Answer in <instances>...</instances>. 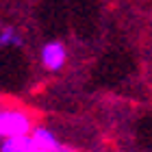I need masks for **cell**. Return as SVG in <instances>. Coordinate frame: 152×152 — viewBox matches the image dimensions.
<instances>
[{
	"mask_svg": "<svg viewBox=\"0 0 152 152\" xmlns=\"http://www.w3.org/2000/svg\"><path fill=\"white\" fill-rule=\"evenodd\" d=\"M33 128H35V120L26 109L0 107V139L28 135Z\"/></svg>",
	"mask_w": 152,
	"mask_h": 152,
	"instance_id": "obj_1",
	"label": "cell"
},
{
	"mask_svg": "<svg viewBox=\"0 0 152 152\" xmlns=\"http://www.w3.org/2000/svg\"><path fill=\"white\" fill-rule=\"evenodd\" d=\"M39 61L48 72H59L67 63V50L61 41H48L39 50Z\"/></svg>",
	"mask_w": 152,
	"mask_h": 152,
	"instance_id": "obj_2",
	"label": "cell"
},
{
	"mask_svg": "<svg viewBox=\"0 0 152 152\" xmlns=\"http://www.w3.org/2000/svg\"><path fill=\"white\" fill-rule=\"evenodd\" d=\"M0 152H46L44 148L35 141V137L20 135V137H9V139L0 141Z\"/></svg>",
	"mask_w": 152,
	"mask_h": 152,
	"instance_id": "obj_3",
	"label": "cell"
},
{
	"mask_svg": "<svg viewBox=\"0 0 152 152\" xmlns=\"http://www.w3.org/2000/svg\"><path fill=\"white\" fill-rule=\"evenodd\" d=\"M31 135L35 137V141L46 152H61V150H63V143L59 141V137L54 135L50 128H46V126H35L31 130Z\"/></svg>",
	"mask_w": 152,
	"mask_h": 152,
	"instance_id": "obj_4",
	"label": "cell"
},
{
	"mask_svg": "<svg viewBox=\"0 0 152 152\" xmlns=\"http://www.w3.org/2000/svg\"><path fill=\"white\" fill-rule=\"evenodd\" d=\"M9 46H22V35L11 26L0 24V48H9Z\"/></svg>",
	"mask_w": 152,
	"mask_h": 152,
	"instance_id": "obj_5",
	"label": "cell"
},
{
	"mask_svg": "<svg viewBox=\"0 0 152 152\" xmlns=\"http://www.w3.org/2000/svg\"><path fill=\"white\" fill-rule=\"evenodd\" d=\"M61 152H74V150H72V148H65V146H63V150H61Z\"/></svg>",
	"mask_w": 152,
	"mask_h": 152,
	"instance_id": "obj_6",
	"label": "cell"
},
{
	"mask_svg": "<svg viewBox=\"0 0 152 152\" xmlns=\"http://www.w3.org/2000/svg\"><path fill=\"white\" fill-rule=\"evenodd\" d=\"M0 141H2V139H0Z\"/></svg>",
	"mask_w": 152,
	"mask_h": 152,
	"instance_id": "obj_7",
	"label": "cell"
},
{
	"mask_svg": "<svg viewBox=\"0 0 152 152\" xmlns=\"http://www.w3.org/2000/svg\"><path fill=\"white\" fill-rule=\"evenodd\" d=\"M115 152H117V150H115Z\"/></svg>",
	"mask_w": 152,
	"mask_h": 152,
	"instance_id": "obj_8",
	"label": "cell"
}]
</instances>
